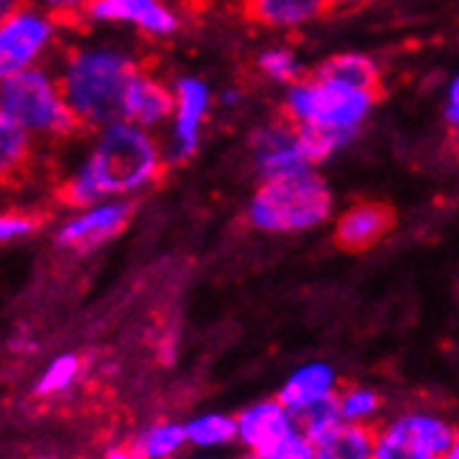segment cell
<instances>
[{
  "label": "cell",
  "mask_w": 459,
  "mask_h": 459,
  "mask_svg": "<svg viewBox=\"0 0 459 459\" xmlns=\"http://www.w3.org/2000/svg\"><path fill=\"white\" fill-rule=\"evenodd\" d=\"M29 4L56 14V17H75V14H84L92 0H29Z\"/></svg>",
  "instance_id": "cell-26"
},
{
  "label": "cell",
  "mask_w": 459,
  "mask_h": 459,
  "mask_svg": "<svg viewBox=\"0 0 459 459\" xmlns=\"http://www.w3.org/2000/svg\"><path fill=\"white\" fill-rule=\"evenodd\" d=\"M317 459H368L376 454V431L368 423L334 418L312 437Z\"/></svg>",
  "instance_id": "cell-16"
},
{
  "label": "cell",
  "mask_w": 459,
  "mask_h": 459,
  "mask_svg": "<svg viewBox=\"0 0 459 459\" xmlns=\"http://www.w3.org/2000/svg\"><path fill=\"white\" fill-rule=\"evenodd\" d=\"M456 429L435 412H401L376 431V459H440L448 456Z\"/></svg>",
  "instance_id": "cell-6"
},
{
  "label": "cell",
  "mask_w": 459,
  "mask_h": 459,
  "mask_svg": "<svg viewBox=\"0 0 459 459\" xmlns=\"http://www.w3.org/2000/svg\"><path fill=\"white\" fill-rule=\"evenodd\" d=\"M186 440L195 448H226L237 443V418L223 412H206L186 420Z\"/></svg>",
  "instance_id": "cell-19"
},
{
  "label": "cell",
  "mask_w": 459,
  "mask_h": 459,
  "mask_svg": "<svg viewBox=\"0 0 459 459\" xmlns=\"http://www.w3.org/2000/svg\"><path fill=\"white\" fill-rule=\"evenodd\" d=\"M131 201L128 198H109L98 201L90 206H81L78 214L59 229L56 242L65 251L87 254L100 246H106L109 239H115L120 231H126L131 221Z\"/></svg>",
  "instance_id": "cell-8"
},
{
  "label": "cell",
  "mask_w": 459,
  "mask_h": 459,
  "mask_svg": "<svg viewBox=\"0 0 459 459\" xmlns=\"http://www.w3.org/2000/svg\"><path fill=\"white\" fill-rule=\"evenodd\" d=\"M0 117L31 131L37 140H65L78 128H84L70 109L59 75L48 73L39 65L4 75L0 81Z\"/></svg>",
  "instance_id": "cell-5"
},
{
  "label": "cell",
  "mask_w": 459,
  "mask_h": 459,
  "mask_svg": "<svg viewBox=\"0 0 459 459\" xmlns=\"http://www.w3.org/2000/svg\"><path fill=\"white\" fill-rule=\"evenodd\" d=\"M337 373L326 362H307L299 370L290 373V379L281 385L279 398L295 412L312 410L317 403H326L337 398Z\"/></svg>",
  "instance_id": "cell-15"
},
{
  "label": "cell",
  "mask_w": 459,
  "mask_h": 459,
  "mask_svg": "<svg viewBox=\"0 0 459 459\" xmlns=\"http://www.w3.org/2000/svg\"><path fill=\"white\" fill-rule=\"evenodd\" d=\"M373 0H326L329 9H357V6H368Z\"/></svg>",
  "instance_id": "cell-28"
},
{
  "label": "cell",
  "mask_w": 459,
  "mask_h": 459,
  "mask_svg": "<svg viewBox=\"0 0 459 459\" xmlns=\"http://www.w3.org/2000/svg\"><path fill=\"white\" fill-rule=\"evenodd\" d=\"M176 112V90H170L165 81L140 70L126 98V115L123 120H131L143 128H161L173 120Z\"/></svg>",
  "instance_id": "cell-14"
},
{
  "label": "cell",
  "mask_w": 459,
  "mask_h": 459,
  "mask_svg": "<svg viewBox=\"0 0 459 459\" xmlns=\"http://www.w3.org/2000/svg\"><path fill=\"white\" fill-rule=\"evenodd\" d=\"M334 403H337V412H340L342 420H348V423H368V426H370V420L379 415V410H382L379 393L370 390V387L340 390L337 398H334Z\"/></svg>",
  "instance_id": "cell-22"
},
{
  "label": "cell",
  "mask_w": 459,
  "mask_h": 459,
  "mask_svg": "<svg viewBox=\"0 0 459 459\" xmlns=\"http://www.w3.org/2000/svg\"><path fill=\"white\" fill-rule=\"evenodd\" d=\"M56 14L22 4L0 22V75L37 67L56 42Z\"/></svg>",
  "instance_id": "cell-7"
},
{
  "label": "cell",
  "mask_w": 459,
  "mask_h": 459,
  "mask_svg": "<svg viewBox=\"0 0 459 459\" xmlns=\"http://www.w3.org/2000/svg\"><path fill=\"white\" fill-rule=\"evenodd\" d=\"M140 70L137 59L120 48L81 45L65 53L56 75L78 123L98 131L123 120L128 90Z\"/></svg>",
  "instance_id": "cell-2"
},
{
  "label": "cell",
  "mask_w": 459,
  "mask_h": 459,
  "mask_svg": "<svg viewBox=\"0 0 459 459\" xmlns=\"http://www.w3.org/2000/svg\"><path fill=\"white\" fill-rule=\"evenodd\" d=\"M78 373H81V359L75 354H62L53 359L42 376H39V382L34 387V393L39 398H50V395H59V393H67L75 379H78Z\"/></svg>",
  "instance_id": "cell-24"
},
{
  "label": "cell",
  "mask_w": 459,
  "mask_h": 459,
  "mask_svg": "<svg viewBox=\"0 0 459 459\" xmlns=\"http://www.w3.org/2000/svg\"><path fill=\"white\" fill-rule=\"evenodd\" d=\"M37 137L22 126L0 117V165H4L6 176H17L25 165H29L31 151H34Z\"/></svg>",
  "instance_id": "cell-20"
},
{
  "label": "cell",
  "mask_w": 459,
  "mask_h": 459,
  "mask_svg": "<svg viewBox=\"0 0 459 459\" xmlns=\"http://www.w3.org/2000/svg\"><path fill=\"white\" fill-rule=\"evenodd\" d=\"M448 459H459V431H456V437H454V443H451Z\"/></svg>",
  "instance_id": "cell-29"
},
{
  "label": "cell",
  "mask_w": 459,
  "mask_h": 459,
  "mask_svg": "<svg viewBox=\"0 0 459 459\" xmlns=\"http://www.w3.org/2000/svg\"><path fill=\"white\" fill-rule=\"evenodd\" d=\"M254 161L262 178H273V176H287V173H299L315 168V161L307 151L301 126L292 123L287 115L279 123H270L254 134Z\"/></svg>",
  "instance_id": "cell-9"
},
{
  "label": "cell",
  "mask_w": 459,
  "mask_h": 459,
  "mask_svg": "<svg viewBox=\"0 0 459 459\" xmlns=\"http://www.w3.org/2000/svg\"><path fill=\"white\" fill-rule=\"evenodd\" d=\"M248 20L264 29H304L326 12V0H242Z\"/></svg>",
  "instance_id": "cell-17"
},
{
  "label": "cell",
  "mask_w": 459,
  "mask_h": 459,
  "mask_svg": "<svg viewBox=\"0 0 459 459\" xmlns=\"http://www.w3.org/2000/svg\"><path fill=\"white\" fill-rule=\"evenodd\" d=\"M295 429L301 426L281 398L256 401L237 415V443L251 456L270 459Z\"/></svg>",
  "instance_id": "cell-10"
},
{
  "label": "cell",
  "mask_w": 459,
  "mask_h": 459,
  "mask_svg": "<svg viewBox=\"0 0 459 459\" xmlns=\"http://www.w3.org/2000/svg\"><path fill=\"white\" fill-rule=\"evenodd\" d=\"M161 161L165 151L151 128L131 120L109 123L95 131L90 151L62 186V201L81 209L109 198H131L156 181Z\"/></svg>",
  "instance_id": "cell-1"
},
{
  "label": "cell",
  "mask_w": 459,
  "mask_h": 459,
  "mask_svg": "<svg viewBox=\"0 0 459 459\" xmlns=\"http://www.w3.org/2000/svg\"><path fill=\"white\" fill-rule=\"evenodd\" d=\"M184 446H190L186 440V426L184 423H156L145 429L143 435L131 443L126 456H148V459H168L178 454Z\"/></svg>",
  "instance_id": "cell-18"
},
{
  "label": "cell",
  "mask_w": 459,
  "mask_h": 459,
  "mask_svg": "<svg viewBox=\"0 0 459 459\" xmlns=\"http://www.w3.org/2000/svg\"><path fill=\"white\" fill-rule=\"evenodd\" d=\"M320 73L354 81V84L368 90H379V67H376L370 56H362V53H340V56H332L320 65Z\"/></svg>",
  "instance_id": "cell-21"
},
{
  "label": "cell",
  "mask_w": 459,
  "mask_h": 459,
  "mask_svg": "<svg viewBox=\"0 0 459 459\" xmlns=\"http://www.w3.org/2000/svg\"><path fill=\"white\" fill-rule=\"evenodd\" d=\"M332 190L315 168L273 176L259 184L251 198L248 221L267 234H299L312 231L332 218Z\"/></svg>",
  "instance_id": "cell-3"
},
{
  "label": "cell",
  "mask_w": 459,
  "mask_h": 459,
  "mask_svg": "<svg viewBox=\"0 0 459 459\" xmlns=\"http://www.w3.org/2000/svg\"><path fill=\"white\" fill-rule=\"evenodd\" d=\"M390 229H393V209L385 204L365 201L340 214L334 226V239L342 251L359 254L373 248Z\"/></svg>",
  "instance_id": "cell-13"
},
{
  "label": "cell",
  "mask_w": 459,
  "mask_h": 459,
  "mask_svg": "<svg viewBox=\"0 0 459 459\" xmlns=\"http://www.w3.org/2000/svg\"><path fill=\"white\" fill-rule=\"evenodd\" d=\"M454 140H456V145H459V126L454 128Z\"/></svg>",
  "instance_id": "cell-30"
},
{
  "label": "cell",
  "mask_w": 459,
  "mask_h": 459,
  "mask_svg": "<svg viewBox=\"0 0 459 459\" xmlns=\"http://www.w3.org/2000/svg\"><path fill=\"white\" fill-rule=\"evenodd\" d=\"M446 123L451 128L459 126V75H454V81L448 84V95H446Z\"/></svg>",
  "instance_id": "cell-27"
},
{
  "label": "cell",
  "mask_w": 459,
  "mask_h": 459,
  "mask_svg": "<svg viewBox=\"0 0 459 459\" xmlns=\"http://www.w3.org/2000/svg\"><path fill=\"white\" fill-rule=\"evenodd\" d=\"M376 92L329 73H315L312 78L295 81L284 98V115L304 128L337 131L357 137L362 123L370 117Z\"/></svg>",
  "instance_id": "cell-4"
},
{
  "label": "cell",
  "mask_w": 459,
  "mask_h": 459,
  "mask_svg": "<svg viewBox=\"0 0 459 459\" xmlns=\"http://www.w3.org/2000/svg\"><path fill=\"white\" fill-rule=\"evenodd\" d=\"M173 90H176V112L170 120L173 126H170L165 159L184 161V159H190L201 145V128L209 115L212 92L195 75H181L173 84Z\"/></svg>",
  "instance_id": "cell-11"
},
{
  "label": "cell",
  "mask_w": 459,
  "mask_h": 459,
  "mask_svg": "<svg viewBox=\"0 0 459 459\" xmlns=\"http://www.w3.org/2000/svg\"><path fill=\"white\" fill-rule=\"evenodd\" d=\"M92 22L128 25L145 37H173L181 20L168 0H92L84 12Z\"/></svg>",
  "instance_id": "cell-12"
},
{
  "label": "cell",
  "mask_w": 459,
  "mask_h": 459,
  "mask_svg": "<svg viewBox=\"0 0 459 459\" xmlns=\"http://www.w3.org/2000/svg\"><path fill=\"white\" fill-rule=\"evenodd\" d=\"M259 73L273 81V84H287L292 87L295 81H301V62L290 48H267L256 56Z\"/></svg>",
  "instance_id": "cell-23"
},
{
  "label": "cell",
  "mask_w": 459,
  "mask_h": 459,
  "mask_svg": "<svg viewBox=\"0 0 459 459\" xmlns=\"http://www.w3.org/2000/svg\"><path fill=\"white\" fill-rule=\"evenodd\" d=\"M37 229H39V218L37 214H29V212H6L4 218H0V239L4 242L25 239V237H31Z\"/></svg>",
  "instance_id": "cell-25"
}]
</instances>
